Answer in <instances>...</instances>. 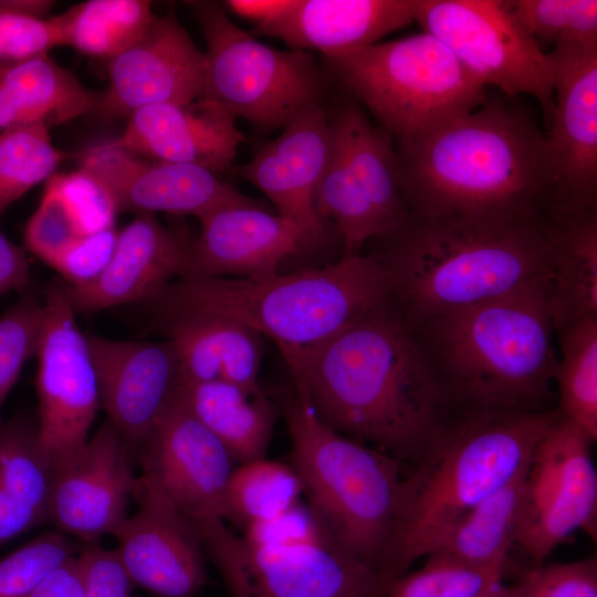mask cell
Masks as SVG:
<instances>
[{
	"label": "cell",
	"mask_w": 597,
	"mask_h": 597,
	"mask_svg": "<svg viewBox=\"0 0 597 597\" xmlns=\"http://www.w3.org/2000/svg\"><path fill=\"white\" fill-rule=\"evenodd\" d=\"M62 154L44 126L22 127L0 135V214L54 175Z\"/></svg>",
	"instance_id": "8d00e7d4"
},
{
	"label": "cell",
	"mask_w": 597,
	"mask_h": 597,
	"mask_svg": "<svg viewBox=\"0 0 597 597\" xmlns=\"http://www.w3.org/2000/svg\"><path fill=\"white\" fill-rule=\"evenodd\" d=\"M137 511L114 533L134 585L158 597H195L208 584L206 551L193 524L158 491L136 478Z\"/></svg>",
	"instance_id": "e0dca14e"
},
{
	"label": "cell",
	"mask_w": 597,
	"mask_h": 597,
	"mask_svg": "<svg viewBox=\"0 0 597 597\" xmlns=\"http://www.w3.org/2000/svg\"><path fill=\"white\" fill-rule=\"evenodd\" d=\"M178 400L239 464L265 458L279 408L263 390L226 381L179 384Z\"/></svg>",
	"instance_id": "f1b7e54d"
},
{
	"label": "cell",
	"mask_w": 597,
	"mask_h": 597,
	"mask_svg": "<svg viewBox=\"0 0 597 597\" xmlns=\"http://www.w3.org/2000/svg\"><path fill=\"white\" fill-rule=\"evenodd\" d=\"M336 80L404 140L481 106L485 88L428 32L324 56Z\"/></svg>",
	"instance_id": "ba28073f"
},
{
	"label": "cell",
	"mask_w": 597,
	"mask_h": 597,
	"mask_svg": "<svg viewBox=\"0 0 597 597\" xmlns=\"http://www.w3.org/2000/svg\"><path fill=\"white\" fill-rule=\"evenodd\" d=\"M63 45L56 22L0 10V71Z\"/></svg>",
	"instance_id": "7bdbcfd3"
},
{
	"label": "cell",
	"mask_w": 597,
	"mask_h": 597,
	"mask_svg": "<svg viewBox=\"0 0 597 597\" xmlns=\"http://www.w3.org/2000/svg\"><path fill=\"white\" fill-rule=\"evenodd\" d=\"M54 1L48 0H0V10L27 17L46 19Z\"/></svg>",
	"instance_id": "816d5d0a"
},
{
	"label": "cell",
	"mask_w": 597,
	"mask_h": 597,
	"mask_svg": "<svg viewBox=\"0 0 597 597\" xmlns=\"http://www.w3.org/2000/svg\"><path fill=\"white\" fill-rule=\"evenodd\" d=\"M561 358L554 383L558 412L597 439V318L585 320L557 331Z\"/></svg>",
	"instance_id": "836d02e7"
},
{
	"label": "cell",
	"mask_w": 597,
	"mask_h": 597,
	"mask_svg": "<svg viewBox=\"0 0 597 597\" xmlns=\"http://www.w3.org/2000/svg\"><path fill=\"white\" fill-rule=\"evenodd\" d=\"M400 189L410 217H530L558 212L545 135L522 108L488 100L399 140Z\"/></svg>",
	"instance_id": "7a4b0ae2"
},
{
	"label": "cell",
	"mask_w": 597,
	"mask_h": 597,
	"mask_svg": "<svg viewBox=\"0 0 597 597\" xmlns=\"http://www.w3.org/2000/svg\"><path fill=\"white\" fill-rule=\"evenodd\" d=\"M326 426L415 461L448 406L410 325L391 300L321 346L293 383Z\"/></svg>",
	"instance_id": "6da1fadb"
},
{
	"label": "cell",
	"mask_w": 597,
	"mask_h": 597,
	"mask_svg": "<svg viewBox=\"0 0 597 597\" xmlns=\"http://www.w3.org/2000/svg\"><path fill=\"white\" fill-rule=\"evenodd\" d=\"M593 440L561 413L536 443L524 481L515 544L536 564L577 530L596 538Z\"/></svg>",
	"instance_id": "7c38bea8"
},
{
	"label": "cell",
	"mask_w": 597,
	"mask_h": 597,
	"mask_svg": "<svg viewBox=\"0 0 597 597\" xmlns=\"http://www.w3.org/2000/svg\"><path fill=\"white\" fill-rule=\"evenodd\" d=\"M230 597H385L379 573L324 530L302 543L259 546L220 517L190 520Z\"/></svg>",
	"instance_id": "30bf717a"
},
{
	"label": "cell",
	"mask_w": 597,
	"mask_h": 597,
	"mask_svg": "<svg viewBox=\"0 0 597 597\" xmlns=\"http://www.w3.org/2000/svg\"><path fill=\"white\" fill-rule=\"evenodd\" d=\"M139 478L189 520H224L232 458L223 444L178 400L137 449Z\"/></svg>",
	"instance_id": "2e32d148"
},
{
	"label": "cell",
	"mask_w": 597,
	"mask_h": 597,
	"mask_svg": "<svg viewBox=\"0 0 597 597\" xmlns=\"http://www.w3.org/2000/svg\"><path fill=\"white\" fill-rule=\"evenodd\" d=\"M80 167L102 181L117 213L165 212L199 219L223 206L255 201L209 170L145 159L109 142L90 148Z\"/></svg>",
	"instance_id": "d6986e66"
},
{
	"label": "cell",
	"mask_w": 597,
	"mask_h": 597,
	"mask_svg": "<svg viewBox=\"0 0 597 597\" xmlns=\"http://www.w3.org/2000/svg\"><path fill=\"white\" fill-rule=\"evenodd\" d=\"M390 298L388 272L373 254L360 253L262 280L182 276L142 305L150 321L209 313L268 336L277 345L294 383L321 346Z\"/></svg>",
	"instance_id": "8992f818"
},
{
	"label": "cell",
	"mask_w": 597,
	"mask_h": 597,
	"mask_svg": "<svg viewBox=\"0 0 597 597\" xmlns=\"http://www.w3.org/2000/svg\"><path fill=\"white\" fill-rule=\"evenodd\" d=\"M545 411H447L402 476L380 564L389 585L426 557L470 509L517 475L558 417Z\"/></svg>",
	"instance_id": "277c9868"
},
{
	"label": "cell",
	"mask_w": 597,
	"mask_h": 597,
	"mask_svg": "<svg viewBox=\"0 0 597 597\" xmlns=\"http://www.w3.org/2000/svg\"><path fill=\"white\" fill-rule=\"evenodd\" d=\"M547 54L555 105L545 137L556 207L597 209V45H557Z\"/></svg>",
	"instance_id": "9a60e30c"
},
{
	"label": "cell",
	"mask_w": 597,
	"mask_h": 597,
	"mask_svg": "<svg viewBox=\"0 0 597 597\" xmlns=\"http://www.w3.org/2000/svg\"><path fill=\"white\" fill-rule=\"evenodd\" d=\"M186 276L262 280L303 245L298 229L256 201L228 205L199 219Z\"/></svg>",
	"instance_id": "cb8c5ba5"
},
{
	"label": "cell",
	"mask_w": 597,
	"mask_h": 597,
	"mask_svg": "<svg viewBox=\"0 0 597 597\" xmlns=\"http://www.w3.org/2000/svg\"><path fill=\"white\" fill-rule=\"evenodd\" d=\"M101 406L137 450L176 398V354L167 341H116L86 334Z\"/></svg>",
	"instance_id": "ffe728a7"
},
{
	"label": "cell",
	"mask_w": 597,
	"mask_h": 597,
	"mask_svg": "<svg viewBox=\"0 0 597 597\" xmlns=\"http://www.w3.org/2000/svg\"><path fill=\"white\" fill-rule=\"evenodd\" d=\"M509 587L513 597H597V559L538 564Z\"/></svg>",
	"instance_id": "b9f144b4"
},
{
	"label": "cell",
	"mask_w": 597,
	"mask_h": 597,
	"mask_svg": "<svg viewBox=\"0 0 597 597\" xmlns=\"http://www.w3.org/2000/svg\"><path fill=\"white\" fill-rule=\"evenodd\" d=\"M504 568L505 565L482 567L428 555L419 569L396 578L385 597H478L502 582Z\"/></svg>",
	"instance_id": "74e56055"
},
{
	"label": "cell",
	"mask_w": 597,
	"mask_h": 597,
	"mask_svg": "<svg viewBox=\"0 0 597 597\" xmlns=\"http://www.w3.org/2000/svg\"><path fill=\"white\" fill-rule=\"evenodd\" d=\"M504 7L538 44L597 45L596 0H510Z\"/></svg>",
	"instance_id": "d590c367"
},
{
	"label": "cell",
	"mask_w": 597,
	"mask_h": 597,
	"mask_svg": "<svg viewBox=\"0 0 597 597\" xmlns=\"http://www.w3.org/2000/svg\"><path fill=\"white\" fill-rule=\"evenodd\" d=\"M186 3L206 41L203 98L263 130L285 128L323 106L326 81L310 52L258 41L218 2Z\"/></svg>",
	"instance_id": "9c48e42d"
},
{
	"label": "cell",
	"mask_w": 597,
	"mask_h": 597,
	"mask_svg": "<svg viewBox=\"0 0 597 597\" xmlns=\"http://www.w3.org/2000/svg\"><path fill=\"white\" fill-rule=\"evenodd\" d=\"M117 235L116 227L81 235L60 256L53 269L69 286H81L94 281L111 261Z\"/></svg>",
	"instance_id": "f6af8a7d"
},
{
	"label": "cell",
	"mask_w": 597,
	"mask_h": 597,
	"mask_svg": "<svg viewBox=\"0 0 597 597\" xmlns=\"http://www.w3.org/2000/svg\"><path fill=\"white\" fill-rule=\"evenodd\" d=\"M205 54L174 10L156 15L146 32L109 60L108 86L95 111L102 119L128 117L158 104L202 97Z\"/></svg>",
	"instance_id": "ac0fdd59"
},
{
	"label": "cell",
	"mask_w": 597,
	"mask_h": 597,
	"mask_svg": "<svg viewBox=\"0 0 597 597\" xmlns=\"http://www.w3.org/2000/svg\"><path fill=\"white\" fill-rule=\"evenodd\" d=\"M80 548L59 532L40 535L0 559V597H25Z\"/></svg>",
	"instance_id": "60d3db41"
},
{
	"label": "cell",
	"mask_w": 597,
	"mask_h": 597,
	"mask_svg": "<svg viewBox=\"0 0 597 597\" xmlns=\"http://www.w3.org/2000/svg\"><path fill=\"white\" fill-rule=\"evenodd\" d=\"M35 356L39 434L55 461L87 441L101 406L87 337L77 325L63 281L52 282L46 290Z\"/></svg>",
	"instance_id": "4fadbf2b"
},
{
	"label": "cell",
	"mask_w": 597,
	"mask_h": 597,
	"mask_svg": "<svg viewBox=\"0 0 597 597\" xmlns=\"http://www.w3.org/2000/svg\"><path fill=\"white\" fill-rule=\"evenodd\" d=\"M43 523L35 510L11 494L0 482V546Z\"/></svg>",
	"instance_id": "c3c4849f"
},
{
	"label": "cell",
	"mask_w": 597,
	"mask_h": 597,
	"mask_svg": "<svg viewBox=\"0 0 597 597\" xmlns=\"http://www.w3.org/2000/svg\"><path fill=\"white\" fill-rule=\"evenodd\" d=\"M54 461L45 451L38 422L18 413L0 425V482L48 522Z\"/></svg>",
	"instance_id": "e575fe53"
},
{
	"label": "cell",
	"mask_w": 597,
	"mask_h": 597,
	"mask_svg": "<svg viewBox=\"0 0 597 597\" xmlns=\"http://www.w3.org/2000/svg\"><path fill=\"white\" fill-rule=\"evenodd\" d=\"M448 409L545 411L557 359L546 281L410 326Z\"/></svg>",
	"instance_id": "5b68a950"
},
{
	"label": "cell",
	"mask_w": 597,
	"mask_h": 597,
	"mask_svg": "<svg viewBox=\"0 0 597 597\" xmlns=\"http://www.w3.org/2000/svg\"><path fill=\"white\" fill-rule=\"evenodd\" d=\"M102 92L85 87L49 54L0 71V135L17 128L48 129L95 113Z\"/></svg>",
	"instance_id": "4316f807"
},
{
	"label": "cell",
	"mask_w": 597,
	"mask_h": 597,
	"mask_svg": "<svg viewBox=\"0 0 597 597\" xmlns=\"http://www.w3.org/2000/svg\"><path fill=\"white\" fill-rule=\"evenodd\" d=\"M413 18L415 0H287L279 13L254 25L252 34L327 56L378 43Z\"/></svg>",
	"instance_id": "d4e9b609"
},
{
	"label": "cell",
	"mask_w": 597,
	"mask_h": 597,
	"mask_svg": "<svg viewBox=\"0 0 597 597\" xmlns=\"http://www.w3.org/2000/svg\"><path fill=\"white\" fill-rule=\"evenodd\" d=\"M235 119L203 97L149 105L132 113L124 132L109 143L145 159L192 165L219 176L232 169L245 140Z\"/></svg>",
	"instance_id": "603a6c76"
},
{
	"label": "cell",
	"mask_w": 597,
	"mask_h": 597,
	"mask_svg": "<svg viewBox=\"0 0 597 597\" xmlns=\"http://www.w3.org/2000/svg\"><path fill=\"white\" fill-rule=\"evenodd\" d=\"M191 241L165 227L151 213H138L118 231L105 270L92 282L69 286L74 311L95 313L129 303H145L190 270Z\"/></svg>",
	"instance_id": "7402d4cb"
},
{
	"label": "cell",
	"mask_w": 597,
	"mask_h": 597,
	"mask_svg": "<svg viewBox=\"0 0 597 597\" xmlns=\"http://www.w3.org/2000/svg\"><path fill=\"white\" fill-rule=\"evenodd\" d=\"M155 18L146 0H88L52 17L63 45L108 61L135 43Z\"/></svg>",
	"instance_id": "1f68e13d"
},
{
	"label": "cell",
	"mask_w": 597,
	"mask_h": 597,
	"mask_svg": "<svg viewBox=\"0 0 597 597\" xmlns=\"http://www.w3.org/2000/svg\"><path fill=\"white\" fill-rule=\"evenodd\" d=\"M77 553L48 574L25 597H84V578Z\"/></svg>",
	"instance_id": "7dc6e473"
},
{
	"label": "cell",
	"mask_w": 597,
	"mask_h": 597,
	"mask_svg": "<svg viewBox=\"0 0 597 597\" xmlns=\"http://www.w3.org/2000/svg\"><path fill=\"white\" fill-rule=\"evenodd\" d=\"M526 468L461 516L428 555L482 567L505 565L515 544Z\"/></svg>",
	"instance_id": "4dcf8cb0"
},
{
	"label": "cell",
	"mask_w": 597,
	"mask_h": 597,
	"mask_svg": "<svg viewBox=\"0 0 597 597\" xmlns=\"http://www.w3.org/2000/svg\"><path fill=\"white\" fill-rule=\"evenodd\" d=\"M415 21L438 39L484 88L533 96L548 130L554 75L546 52L498 0H415Z\"/></svg>",
	"instance_id": "8fae6325"
},
{
	"label": "cell",
	"mask_w": 597,
	"mask_h": 597,
	"mask_svg": "<svg viewBox=\"0 0 597 597\" xmlns=\"http://www.w3.org/2000/svg\"><path fill=\"white\" fill-rule=\"evenodd\" d=\"M137 450L106 419L93 438L54 461L48 522L85 544L114 535L127 519Z\"/></svg>",
	"instance_id": "5bb4252c"
},
{
	"label": "cell",
	"mask_w": 597,
	"mask_h": 597,
	"mask_svg": "<svg viewBox=\"0 0 597 597\" xmlns=\"http://www.w3.org/2000/svg\"><path fill=\"white\" fill-rule=\"evenodd\" d=\"M30 286V264L24 250L0 232V296L10 291L24 294Z\"/></svg>",
	"instance_id": "681fc988"
},
{
	"label": "cell",
	"mask_w": 597,
	"mask_h": 597,
	"mask_svg": "<svg viewBox=\"0 0 597 597\" xmlns=\"http://www.w3.org/2000/svg\"><path fill=\"white\" fill-rule=\"evenodd\" d=\"M329 145L327 111L320 106L283 128L248 163L231 169L261 190L277 214L298 229L304 247L315 245L326 235V222L315 209V195Z\"/></svg>",
	"instance_id": "44dd1931"
},
{
	"label": "cell",
	"mask_w": 597,
	"mask_h": 597,
	"mask_svg": "<svg viewBox=\"0 0 597 597\" xmlns=\"http://www.w3.org/2000/svg\"><path fill=\"white\" fill-rule=\"evenodd\" d=\"M478 597H513L509 586H504L501 582L485 589Z\"/></svg>",
	"instance_id": "f5cc1de1"
},
{
	"label": "cell",
	"mask_w": 597,
	"mask_h": 597,
	"mask_svg": "<svg viewBox=\"0 0 597 597\" xmlns=\"http://www.w3.org/2000/svg\"><path fill=\"white\" fill-rule=\"evenodd\" d=\"M327 117L332 137L388 234L399 229L410 214L399 185L394 138L375 126L353 97L341 101Z\"/></svg>",
	"instance_id": "83f0119b"
},
{
	"label": "cell",
	"mask_w": 597,
	"mask_h": 597,
	"mask_svg": "<svg viewBox=\"0 0 597 597\" xmlns=\"http://www.w3.org/2000/svg\"><path fill=\"white\" fill-rule=\"evenodd\" d=\"M546 302L555 332L597 318V209L556 216Z\"/></svg>",
	"instance_id": "f546056e"
},
{
	"label": "cell",
	"mask_w": 597,
	"mask_h": 597,
	"mask_svg": "<svg viewBox=\"0 0 597 597\" xmlns=\"http://www.w3.org/2000/svg\"><path fill=\"white\" fill-rule=\"evenodd\" d=\"M53 178L73 207L84 234L115 227V203L92 172L78 167L72 172L54 174Z\"/></svg>",
	"instance_id": "ee69618b"
},
{
	"label": "cell",
	"mask_w": 597,
	"mask_h": 597,
	"mask_svg": "<svg viewBox=\"0 0 597 597\" xmlns=\"http://www.w3.org/2000/svg\"><path fill=\"white\" fill-rule=\"evenodd\" d=\"M555 217H409L373 255L412 326L546 281Z\"/></svg>",
	"instance_id": "3957f363"
},
{
	"label": "cell",
	"mask_w": 597,
	"mask_h": 597,
	"mask_svg": "<svg viewBox=\"0 0 597 597\" xmlns=\"http://www.w3.org/2000/svg\"><path fill=\"white\" fill-rule=\"evenodd\" d=\"M276 406L307 505L335 540L380 575L400 496L402 462L326 426L293 388L279 390Z\"/></svg>",
	"instance_id": "52a82bcc"
},
{
	"label": "cell",
	"mask_w": 597,
	"mask_h": 597,
	"mask_svg": "<svg viewBox=\"0 0 597 597\" xmlns=\"http://www.w3.org/2000/svg\"><path fill=\"white\" fill-rule=\"evenodd\" d=\"M78 218L60 186L51 176L41 201L24 229V245L51 268L81 237Z\"/></svg>",
	"instance_id": "f35d334b"
},
{
	"label": "cell",
	"mask_w": 597,
	"mask_h": 597,
	"mask_svg": "<svg viewBox=\"0 0 597 597\" xmlns=\"http://www.w3.org/2000/svg\"><path fill=\"white\" fill-rule=\"evenodd\" d=\"M177 357L180 383L226 381L259 389L262 335L231 318L184 313L151 320Z\"/></svg>",
	"instance_id": "484cf974"
},
{
	"label": "cell",
	"mask_w": 597,
	"mask_h": 597,
	"mask_svg": "<svg viewBox=\"0 0 597 597\" xmlns=\"http://www.w3.org/2000/svg\"><path fill=\"white\" fill-rule=\"evenodd\" d=\"M77 556L84 578V597H130L134 583L116 549L85 544Z\"/></svg>",
	"instance_id": "bcb514c9"
},
{
	"label": "cell",
	"mask_w": 597,
	"mask_h": 597,
	"mask_svg": "<svg viewBox=\"0 0 597 597\" xmlns=\"http://www.w3.org/2000/svg\"><path fill=\"white\" fill-rule=\"evenodd\" d=\"M223 3L224 9L258 25L279 13L287 0H229Z\"/></svg>",
	"instance_id": "f907efd6"
},
{
	"label": "cell",
	"mask_w": 597,
	"mask_h": 597,
	"mask_svg": "<svg viewBox=\"0 0 597 597\" xmlns=\"http://www.w3.org/2000/svg\"><path fill=\"white\" fill-rule=\"evenodd\" d=\"M304 494L292 465L266 457L233 468L224 499V521L242 530L287 511Z\"/></svg>",
	"instance_id": "d6a6232c"
},
{
	"label": "cell",
	"mask_w": 597,
	"mask_h": 597,
	"mask_svg": "<svg viewBox=\"0 0 597 597\" xmlns=\"http://www.w3.org/2000/svg\"><path fill=\"white\" fill-rule=\"evenodd\" d=\"M43 324V302L23 294L0 317V425L2 406L30 358L36 355Z\"/></svg>",
	"instance_id": "ab89813d"
}]
</instances>
